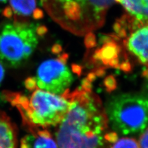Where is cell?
<instances>
[{"label":"cell","instance_id":"277c9868","mask_svg":"<svg viewBox=\"0 0 148 148\" xmlns=\"http://www.w3.org/2000/svg\"><path fill=\"white\" fill-rule=\"evenodd\" d=\"M47 32L43 25L12 21L0 26V62L11 67L24 64L34 53L38 38Z\"/></svg>","mask_w":148,"mask_h":148},{"label":"cell","instance_id":"5bb4252c","mask_svg":"<svg viewBox=\"0 0 148 148\" xmlns=\"http://www.w3.org/2000/svg\"><path fill=\"white\" fill-rule=\"evenodd\" d=\"M104 85L106 89L108 91H112L116 88L117 87V82L112 75H110L106 78L104 82Z\"/></svg>","mask_w":148,"mask_h":148},{"label":"cell","instance_id":"3957f363","mask_svg":"<svg viewBox=\"0 0 148 148\" xmlns=\"http://www.w3.org/2000/svg\"><path fill=\"white\" fill-rule=\"evenodd\" d=\"M3 96L17 108L23 123L32 132L37 128L55 127L61 122L69 108V100L48 91L36 89L30 96L20 92L3 91Z\"/></svg>","mask_w":148,"mask_h":148},{"label":"cell","instance_id":"52a82bcc","mask_svg":"<svg viewBox=\"0 0 148 148\" xmlns=\"http://www.w3.org/2000/svg\"><path fill=\"white\" fill-rule=\"evenodd\" d=\"M122 4L127 14L119 21L127 32L148 25V0H114Z\"/></svg>","mask_w":148,"mask_h":148},{"label":"cell","instance_id":"6da1fadb","mask_svg":"<svg viewBox=\"0 0 148 148\" xmlns=\"http://www.w3.org/2000/svg\"><path fill=\"white\" fill-rule=\"evenodd\" d=\"M70 105L56 133L59 148H110L109 121L99 98L81 86L62 95Z\"/></svg>","mask_w":148,"mask_h":148},{"label":"cell","instance_id":"2e32d148","mask_svg":"<svg viewBox=\"0 0 148 148\" xmlns=\"http://www.w3.org/2000/svg\"><path fill=\"white\" fill-rule=\"evenodd\" d=\"M139 143L140 148H148V128L143 132L140 136Z\"/></svg>","mask_w":148,"mask_h":148},{"label":"cell","instance_id":"ffe728a7","mask_svg":"<svg viewBox=\"0 0 148 148\" xmlns=\"http://www.w3.org/2000/svg\"><path fill=\"white\" fill-rule=\"evenodd\" d=\"M72 69H73V71L74 72L76 73L77 74H80L82 69L79 66H77V65H73L72 66Z\"/></svg>","mask_w":148,"mask_h":148},{"label":"cell","instance_id":"4fadbf2b","mask_svg":"<svg viewBox=\"0 0 148 148\" xmlns=\"http://www.w3.org/2000/svg\"><path fill=\"white\" fill-rule=\"evenodd\" d=\"M110 148H140L139 143L135 138L124 137L117 140Z\"/></svg>","mask_w":148,"mask_h":148},{"label":"cell","instance_id":"5b68a950","mask_svg":"<svg viewBox=\"0 0 148 148\" xmlns=\"http://www.w3.org/2000/svg\"><path fill=\"white\" fill-rule=\"evenodd\" d=\"M105 112L115 132L140 134L148 128V92L114 96L106 104Z\"/></svg>","mask_w":148,"mask_h":148},{"label":"cell","instance_id":"7a4b0ae2","mask_svg":"<svg viewBox=\"0 0 148 148\" xmlns=\"http://www.w3.org/2000/svg\"><path fill=\"white\" fill-rule=\"evenodd\" d=\"M114 0H40L54 21L78 35L88 34L104 24Z\"/></svg>","mask_w":148,"mask_h":148},{"label":"cell","instance_id":"8992f818","mask_svg":"<svg viewBox=\"0 0 148 148\" xmlns=\"http://www.w3.org/2000/svg\"><path fill=\"white\" fill-rule=\"evenodd\" d=\"M67 54L58 58L46 60L37 69L36 75L28 78L34 89H40L57 95L69 91L73 81V76L67 66Z\"/></svg>","mask_w":148,"mask_h":148},{"label":"cell","instance_id":"ac0fdd59","mask_svg":"<svg viewBox=\"0 0 148 148\" xmlns=\"http://www.w3.org/2000/svg\"><path fill=\"white\" fill-rule=\"evenodd\" d=\"M4 75H5V69L3 66V64L0 62V86L4 80Z\"/></svg>","mask_w":148,"mask_h":148},{"label":"cell","instance_id":"30bf717a","mask_svg":"<svg viewBox=\"0 0 148 148\" xmlns=\"http://www.w3.org/2000/svg\"><path fill=\"white\" fill-rule=\"evenodd\" d=\"M21 148H59L51 134L46 128L36 129L23 138Z\"/></svg>","mask_w":148,"mask_h":148},{"label":"cell","instance_id":"e0dca14e","mask_svg":"<svg viewBox=\"0 0 148 148\" xmlns=\"http://www.w3.org/2000/svg\"><path fill=\"white\" fill-rule=\"evenodd\" d=\"M119 68L125 72H129L132 69L130 64L127 61L123 62L121 64H120Z\"/></svg>","mask_w":148,"mask_h":148},{"label":"cell","instance_id":"9c48e42d","mask_svg":"<svg viewBox=\"0 0 148 148\" xmlns=\"http://www.w3.org/2000/svg\"><path fill=\"white\" fill-rule=\"evenodd\" d=\"M124 43L128 51L141 64L148 67V25L132 30Z\"/></svg>","mask_w":148,"mask_h":148},{"label":"cell","instance_id":"d6986e66","mask_svg":"<svg viewBox=\"0 0 148 148\" xmlns=\"http://www.w3.org/2000/svg\"><path fill=\"white\" fill-rule=\"evenodd\" d=\"M61 49H62L61 46H60L59 45H55L53 47L52 51H53V52L54 53L58 54V53H59L61 51Z\"/></svg>","mask_w":148,"mask_h":148},{"label":"cell","instance_id":"44dd1931","mask_svg":"<svg viewBox=\"0 0 148 148\" xmlns=\"http://www.w3.org/2000/svg\"><path fill=\"white\" fill-rule=\"evenodd\" d=\"M8 0H0V2L1 3H6L7 2Z\"/></svg>","mask_w":148,"mask_h":148},{"label":"cell","instance_id":"8fae6325","mask_svg":"<svg viewBox=\"0 0 148 148\" xmlns=\"http://www.w3.org/2000/svg\"><path fill=\"white\" fill-rule=\"evenodd\" d=\"M120 51V46L114 41V37L111 38L108 37L103 40V46L96 51L93 58L95 61H99L104 65L119 68Z\"/></svg>","mask_w":148,"mask_h":148},{"label":"cell","instance_id":"9a60e30c","mask_svg":"<svg viewBox=\"0 0 148 148\" xmlns=\"http://www.w3.org/2000/svg\"><path fill=\"white\" fill-rule=\"evenodd\" d=\"M85 43L88 48H93L94 46H96V38L94 34H92V32H90V33H88L86 35Z\"/></svg>","mask_w":148,"mask_h":148},{"label":"cell","instance_id":"7c38bea8","mask_svg":"<svg viewBox=\"0 0 148 148\" xmlns=\"http://www.w3.org/2000/svg\"><path fill=\"white\" fill-rule=\"evenodd\" d=\"M17 130L8 115L0 110V148H17Z\"/></svg>","mask_w":148,"mask_h":148},{"label":"cell","instance_id":"ba28073f","mask_svg":"<svg viewBox=\"0 0 148 148\" xmlns=\"http://www.w3.org/2000/svg\"><path fill=\"white\" fill-rule=\"evenodd\" d=\"M3 15L12 21L29 22L30 18L40 19L43 12L37 8L36 0H9V4L3 11Z\"/></svg>","mask_w":148,"mask_h":148}]
</instances>
